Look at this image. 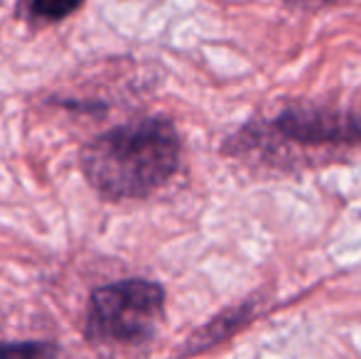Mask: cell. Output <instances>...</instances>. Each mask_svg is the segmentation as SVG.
Masks as SVG:
<instances>
[{"instance_id":"6da1fadb","label":"cell","mask_w":361,"mask_h":359,"mask_svg":"<svg viewBox=\"0 0 361 359\" xmlns=\"http://www.w3.org/2000/svg\"><path fill=\"white\" fill-rule=\"evenodd\" d=\"M79 165L101 200H147L180 173L182 135L167 116L126 121L86 140Z\"/></svg>"},{"instance_id":"7a4b0ae2","label":"cell","mask_w":361,"mask_h":359,"mask_svg":"<svg viewBox=\"0 0 361 359\" xmlns=\"http://www.w3.org/2000/svg\"><path fill=\"white\" fill-rule=\"evenodd\" d=\"M361 148V109L329 104H288L273 116L243 121L219 145L226 158H258L281 165L293 150Z\"/></svg>"},{"instance_id":"3957f363","label":"cell","mask_w":361,"mask_h":359,"mask_svg":"<svg viewBox=\"0 0 361 359\" xmlns=\"http://www.w3.org/2000/svg\"><path fill=\"white\" fill-rule=\"evenodd\" d=\"M167 291L150 278H121L94 288L86 303L84 340L89 345L145 347L165 322Z\"/></svg>"},{"instance_id":"277c9868","label":"cell","mask_w":361,"mask_h":359,"mask_svg":"<svg viewBox=\"0 0 361 359\" xmlns=\"http://www.w3.org/2000/svg\"><path fill=\"white\" fill-rule=\"evenodd\" d=\"M256 312H258L256 298H246V300L233 303V305L224 308L221 312H216L214 317H209L204 325L197 327V330L187 337V342L177 350V355L190 357V355L209 352L212 347L231 340V337L238 335L243 327L251 325V320L256 317Z\"/></svg>"},{"instance_id":"5b68a950","label":"cell","mask_w":361,"mask_h":359,"mask_svg":"<svg viewBox=\"0 0 361 359\" xmlns=\"http://www.w3.org/2000/svg\"><path fill=\"white\" fill-rule=\"evenodd\" d=\"M84 5V0H27V13L37 23H62Z\"/></svg>"},{"instance_id":"8992f818","label":"cell","mask_w":361,"mask_h":359,"mask_svg":"<svg viewBox=\"0 0 361 359\" xmlns=\"http://www.w3.org/2000/svg\"><path fill=\"white\" fill-rule=\"evenodd\" d=\"M57 345L49 342H5L0 345V357H52L57 355Z\"/></svg>"},{"instance_id":"52a82bcc","label":"cell","mask_w":361,"mask_h":359,"mask_svg":"<svg viewBox=\"0 0 361 359\" xmlns=\"http://www.w3.org/2000/svg\"><path fill=\"white\" fill-rule=\"evenodd\" d=\"M283 3H286V8L298 10V13H317V10L339 5L342 0H283Z\"/></svg>"},{"instance_id":"ba28073f","label":"cell","mask_w":361,"mask_h":359,"mask_svg":"<svg viewBox=\"0 0 361 359\" xmlns=\"http://www.w3.org/2000/svg\"><path fill=\"white\" fill-rule=\"evenodd\" d=\"M359 217H361V212H359Z\"/></svg>"}]
</instances>
